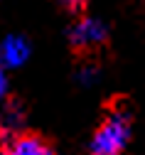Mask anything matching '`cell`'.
I'll return each mask as SVG.
<instances>
[{"instance_id": "277c9868", "label": "cell", "mask_w": 145, "mask_h": 155, "mask_svg": "<svg viewBox=\"0 0 145 155\" xmlns=\"http://www.w3.org/2000/svg\"><path fill=\"white\" fill-rule=\"evenodd\" d=\"M25 118H27L25 99L20 94H5V101L0 106V128L10 133H20L25 128Z\"/></svg>"}, {"instance_id": "7a4b0ae2", "label": "cell", "mask_w": 145, "mask_h": 155, "mask_svg": "<svg viewBox=\"0 0 145 155\" xmlns=\"http://www.w3.org/2000/svg\"><path fill=\"white\" fill-rule=\"evenodd\" d=\"M67 42L71 59L79 67H91L98 69L103 62H108L113 57V40L111 30L96 17H76L67 30Z\"/></svg>"}, {"instance_id": "ba28073f", "label": "cell", "mask_w": 145, "mask_h": 155, "mask_svg": "<svg viewBox=\"0 0 145 155\" xmlns=\"http://www.w3.org/2000/svg\"><path fill=\"white\" fill-rule=\"evenodd\" d=\"M52 155H57V153H52Z\"/></svg>"}, {"instance_id": "52a82bcc", "label": "cell", "mask_w": 145, "mask_h": 155, "mask_svg": "<svg viewBox=\"0 0 145 155\" xmlns=\"http://www.w3.org/2000/svg\"><path fill=\"white\" fill-rule=\"evenodd\" d=\"M5 91H8V81H5V74H3V69H0V96H5Z\"/></svg>"}, {"instance_id": "8992f818", "label": "cell", "mask_w": 145, "mask_h": 155, "mask_svg": "<svg viewBox=\"0 0 145 155\" xmlns=\"http://www.w3.org/2000/svg\"><path fill=\"white\" fill-rule=\"evenodd\" d=\"M54 3L64 10L67 15H71L74 20H76V17L89 15V0H54Z\"/></svg>"}, {"instance_id": "3957f363", "label": "cell", "mask_w": 145, "mask_h": 155, "mask_svg": "<svg viewBox=\"0 0 145 155\" xmlns=\"http://www.w3.org/2000/svg\"><path fill=\"white\" fill-rule=\"evenodd\" d=\"M52 153H54V143L49 135H44L42 130H27V128L15 133L8 148V155H52Z\"/></svg>"}, {"instance_id": "6da1fadb", "label": "cell", "mask_w": 145, "mask_h": 155, "mask_svg": "<svg viewBox=\"0 0 145 155\" xmlns=\"http://www.w3.org/2000/svg\"><path fill=\"white\" fill-rule=\"evenodd\" d=\"M133 123H135V104L128 94H113L101 104V121L96 123L89 155H126L133 140Z\"/></svg>"}, {"instance_id": "5b68a950", "label": "cell", "mask_w": 145, "mask_h": 155, "mask_svg": "<svg viewBox=\"0 0 145 155\" xmlns=\"http://www.w3.org/2000/svg\"><path fill=\"white\" fill-rule=\"evenodd\" d=\"M27 54H30V47L22 37H8L0 47V62L5 67H17L27 59Z\"/></svg>"}]
</instances>
